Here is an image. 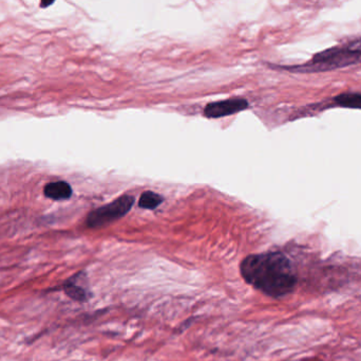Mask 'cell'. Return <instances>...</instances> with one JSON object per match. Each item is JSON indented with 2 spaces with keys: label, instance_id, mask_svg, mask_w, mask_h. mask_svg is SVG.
Instances as JSON below:
<instances>
[{
  "label": "cell",
  "instance_id": "cell-8",
  "mask_svg": "<svg viewBox=\"0 0 361 361\" xmlns=\"http://www.w3.org/2000/svg\"><path fill=\"white\" fill-rule=\"evenodd\" d=\"M163 203V197L157 193L147 191L140 197L139 206L143 209L154 210Z\"/></svg>",
  "mask_w": 361,
  "mask_h": 361
},
{
  "label": "cell",
  "instance_id": "cell-3",
  "mask_svg": "<svg viewBox=\"0 0 361 361\" xmlns=\"http://www.w3.org/2000/svg\"><path fill=\"white\" fill-rule=\"evenodd\" d=\"M135 201V197L130 196V195H124V196L112 201L109 205L103 206V207L94 210L87 218V227L91 229L102 228V227L107 226V225L120 220L130 211Z\"/></svg>",
  "mask_w": 361,
  "mask_h": 361
},
{
  "label": "cell",
  "instance_id": "cell-4",
  "mask_svg": "<svg viewBox=\"0 0 361 361\" xmlns=\"http://www.w3.org/2000/svg\"><path fill=\"white\" fill-rule=\"evenodd\" d=\"M86 280V273L80 271V273L74 275L73 277L66 280L61 288H59V290H63L68 298L75 301V302H88L92 298V292L89 290L88 286L82 285Z\"/></svg>",
  "mask_w": 361,
  "mask_h": 361
},
{
  "label": "cell",
  "instance_id": "cell-5",
  "mask_svg": "<svg viewBox=\"0 0 361 361\" xmlns=\"http://www.w3.org/2000/svg\"><path fill=\"white\" fill-rule=\"evenodd\" d=\"M248 107V102L240 97L224 100V101L214 102L208 104L204 110V114L207 118H221V117L229 116L237 114Z\"/></svg>",
  "mask_w": 361,
  "mask_h": 361
},
{
  "label": "cell",
  "instance_id": "cell-6",
  "mask_svg": "<svg viewBox=\"0 0 361 361\" xmlns=\"http://www.w3.org/2000/svg\"><path fill=\"white\" fill-rule=\"evenodd\" d=\"M71 186L66 182H54L47 184L44 189V196L53 201H65L72 196Z\"/></svg>",
  "mask_w": 361,
  "mask_h": 361
},
{
  "label": "cell",
  "instance_id": "cell-1",
  "mask_svg": "<svg viewBox=\"0 0 361 361\" xmlns=\"http://www.w3.org/2000/svg\"><path fill=\"white\" fill-rule=\"evenodd\" d=\"M240 273L248 285L271 298L293 292L297 276L290 259L280 251L250 254L240 264Z\"/></svg>",
  "mask_w": 361,
  "mask_h": 361
},
{
  "label": "cell",
  "instance_id": "cell-7",
  "mask_svg": "<svg viewBox=\"0 0 361 361\" xmlns=\"http://www.w3.org/2000/svg\"><path fill=\"white\" fill-rule=\"evenodd\" d=\"M335 105L341 107L360 108L361 110V93H343L335 97Z\"/></svg>",
  "mask_w": 361,
  "mask_h": 361
},
{
  "label": "cell",
  "instance_id": "cell-2",
  "mask_svg": "<svg viewBox=\"0 0 361 361\" xmlns=\"http://www.w3.org/2000/svg\"><path fill=\"white\" fill-rule=\"evenodd\" d=\"M361 61V38L341 47L318 53L312 61L303 66L294 67V71H324L345 67Z\"/></svg>",
  "mask_w": 361,
  "mask_h": 361
}]
</instances>
